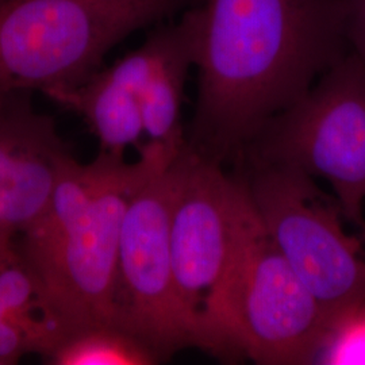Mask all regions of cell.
Instances as JSON below:
<instances>
[{
  "instance_id": "cell-14",
  "label": "cell",
  "mask_w": 365,
  "mask_h": 365,
  "mask_svg": "<svg viewBox=\"0 0 365 365\" xmlns=\"http://www.w3.org/2000/svg\"><path fill=\"white\" fill-rule=\"evenodd\" d=\"M346 38L351 51L365 60V0H348Z\"/></svg>"
},
{
  "instance_id": "cell-10",
  "label": "cell",
  "mask_w": 365,
  "mask_h": 365,
  "mask_svg": "<svg viewBox=\"0 0 365 365\" xmlns=\"http://www.w3.org/2000/svg\"><path fill=\"white\" fill-rule=\"evenodd\" d=\"M203 29L197 4L176 22L150 31L144 43L128 53L149 141L182 149L187 140L182 103L188 72L195 66Z\"/></svg>"
},
{
  "instance_id": "cell-5",
  "label": "cell",
  "mask_w": 365,
  "mask_h": 365,
  "mask_svg": "<svg viewBox=\"0 0 365 365\" xmlns=\"http://www.w3.org/2000/svg\"><path fill=\"white\" fill-rule=\"evenodd\" d=\"M241 165L267 232L339 334L365 303V227L349 235L336 196L298 168L252 161Z\"/></svg>"
},
{
  "instance_id": "cell-11",
  "label": "cell",
  "mask_w": 365,
  "mask_h": 365,
  "mask_svg": "<svg viewBox=\"0 0 365 365\" xmlns=\"http://www.w3.org/2000/svg\"><path fill=\"white\" fill-rule=\"evenodd\" d=\"M64 339L48 313L38 286L16 255L0 264V365L34 353L43 359Z\"/></svg>"
},
{
  "instance_id": "cell-6",
  "label": "cell",
  "mask_w": 365,
  "mask_h": 365,
  "mask_svg": "<svg viewBox=\"0 0 365 365\" xmlns=\"http://www.w3.org/2000/svg\"><path fill=\"white\" fill-rule=\"evenodd\" d=\"M240 192V175L226 173L222 164L185 145L170 212L173 280L196 349L227 361L240 359L223 314Z\"/></svg>"
},
{
  "instance_id": "cell-2",
  "label": "cell",
  "mask_w": 365,
  "mask_h": 365,
  "mask_svg": "<svg viewBox=\"0 0 365 365\" xmlns=\"http://www.w3.org/2000/svg\"><path fill=\"white\" fill-rule=\"evenodd\" d=\"M140 158L101 152L64 170L51 202L16 241L53 321L68 336L80 327H114L118 255L131 199L182 149L149 141ZM64 337V339H66Z\"/></svg>"
},
{
  "instance_id": "cell-13",
  "label": "cell",
  "mask_w": 365,
  "mask_h": 365,
  "mask_svg": "<svg viewBox=\"0 0 365 365\" xmlns=\"http://www.w3.org/2000/svg\"><path fill=\"white\" fill-rule=\"evenodd\" d=\"M53 365L156 364V357L130 334L115 327L95 325L69 333L45 357Z\"/></svg>"
},
{
  "instance_id": "cell-1",
  "label": "cell",
  "mask_w": 365,
  "mask_h": 365,
  "mask_svg": "<svg viewBox=\"0 0 365 365\" xmlns=\"http://www.w3.org/2000/svg\"><path fill=\"white\" fill-rule=\"evenodd\" d=\"M194 117L187 146L240 161L276 115L351 52L348 0H203Z\"/></svg>"
},
{
  "instance_id": "cell-3",
  "label": "cell",
  "mask_w": 365,
  "mask_h": 365,
  "mask_svg": "<svg viewBox=\"0 0 365 365\" xmlns=\"http://www.w3.org/2000/svg\"><path fill=\"white\" fill-rule=\"evenodd\" d=\"M202 1L0 0V95L75 88L119 42Z\"/></svg>"
},
{
  "instance_id": "cell-12",
  "label": "cell",
  "mask_w": 365,
  "mask_h": 365,
  "mask_svg": "<svg viewBox=\"0 0 365 365\" xmlns=\"http://www.w3.org/2000/svg\"><path fill=\"white\" fill-rule=\"evenodd\" d=\"M86 120L101 144V152L123 157L128 148H140L144 119L137 95L108 68L75 88L51 96Z\"/></svg>"
},
{
  "instance_id": "cell-4",
  "label": "cell",
  "mask_w": 365,
  "mask_h": 365,
  "mask_svg": "<svg viewBox=\"0 0 365 365\" xmlns=\"http://www.w3.org/2000/svg\"><path fill=\"white\" fill-rule=\"evenodd\" d=\"M240 178L235 256L223 298L229 337L240 359L257 364L314 363L337 331L267 232Z\"/></svg>"
},
{
  "instance_id": "cell-7",
  "label": "cell",
  "mask_w": 365,
  "mask_h": 365,
  "mask_svg": "<svg viewBox=\"0 0 365 365\" xmlns=\"http://www.w3.org/2000/svg\"><path fill=\"white\" fill-rule=\"evenodd\" d=\"M288 165L329 182L345 221L364 229L365 60L352 51L247 146L240 163Z\"/></svg>"
},
{
  "instance_id": "cell-8",
  "label": "cell",
  "mask_w": 365,
  "mask_h": 365,
  "mask_svg": "<svg viewBox=\"0 0 365 365\" xmlns=\"http://www.w3.org/2000/svg\"><path fill=\"white\" fill-rule=\"evenodd\" d=\"M179 155L131 199L118 255L114 327L140 341L158 363L195 348L178 298L170 256Z\"/></svg>"
},
{
  "instance_id": "cell-9",
  "label": "cell",
  "mask_w": 365,
  "mask_h": 365,
  "mask_svg": "<svg viewBox=\"0 0 365 365\" xmlns=\"http://www.w3.org/2000/svg\"><path fill=\"white\" fill-rule=\"evenodd\" d=\"M73 160L31 92L0 95V264L16 256V241L45 212Z\"/></svg>"
}]
</instances>
